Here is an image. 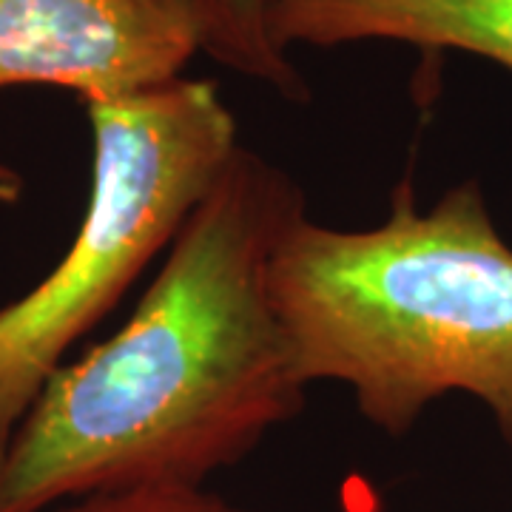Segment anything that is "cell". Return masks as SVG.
<instances>
[{"instance_id": "obj_1", "label": "cell", "mask_w": 512, "mask_h": 512, "mask_svg": "<svg viewBox=\"0 0 512 512\" xmlns=\"http://www.w3.org/2000/svg\"><path fill=\"white\" fill-rule=\"evenodd\" d=\"M302 217L299 183L239 146L134 316L37 393L0 458V512L205 487L299 416L308 384L276 313L271 265Z\"/></svg>"}, {"instance_id": "obj_2", "label": "cell", "mask_w": 512, "mask_h": 512, "mask_svg": "<svg viewBox=\"0 0 512 512\" xmlns=\"http://www.w3.org/2000/svg\"><path fill=\"white\" fill-rule=\"evenodd\" d=\"M271 296L305 384L350 387L387 436L467 393L512 453V248L476 180L427 214L402 180L387 220L362 231L302 217L276 248Z\"/></svg>"}, {"instance_id": "obj_3", "label": "cell", "mask_w": 512, "mask_h": 512, "mask_svg": "<svg viewBox=\"0 0 512 512\" xmlns=\"http://www.w3.org/2000/svg\"><path fill=\"white\" fill-rule=\"evenodd\" d=\"M86 114L92 194L77 237L52 274L0 308V458L66 350L171 248L239 148L237 120L211 80L92 100Z\"/></svg>"}, {"instance_id": "obj_4", "label": "cell", "mask_w": 512, "mask_h": 512, "mask_svg": "<svg viewBox=\"0 0 512 512\" xmlns=\"http://www.w3.org/2000/svg\"><path fill=\"white\" fill-rule=\"evenodd\" d=\"M197 52L188 0H0V89L111 100L183 77Z\"/></svg>"}, {"instance_id": "obj_5", "label": "cell", "mask_w": 512, "mask_h": 512, "mask_svg": "<svg viewBox=\"0 0 512 512\" xmlns=\"http://www.w3.org/2000/svg\"><path fill=\"white\" fill-rule=\"evenodd\" d=\"M268 29L285 55L293 46L387 40L512 69V0H271Z\"/></svg>"}, {"instance_id": "obj_6", "label": "cell", "mask_w": 512, "mask_h": 512, "mask_svg": "<svg viewBox=\"0 0 512 512\" xmlns=\"http://www.w3.org/2000/svg\"><path fill=\"white\" fill-rule=\"evenodd\" d=\"M200 49L211 60L271 86L288 100H308V83L271 37V0H188Z\"/></svg>"}, {"instance_id": "obj_7", "label": "cell", "mask_w": 512, "mask_h": 512, "mask_svg": "<svg viewBox=\"0 0 512 512\" xmlns=\"http://www.w3.org/2000/svg\"><path fill=\"white\" fill-rule=\"evenodd\" d=\"M52 512H256L234 504L231 498L208 487H183V484H154L131 487L111 493L83 495L60 504Z\"/></svg>"}, {"instance_id": "obj_8", "label": "cell", "mask_w": 512, "mask_h": 512, "mask_svg": "<svg viewBox=\"0 0 512 512\" xmlns=\"http://www.w3.org/2000/svg\"><path fill=\"white\" fill-rule=\"evenodd\" d=\"M23 197V177L0 160V205H15Z\"/></svg>"}]
</instances>
